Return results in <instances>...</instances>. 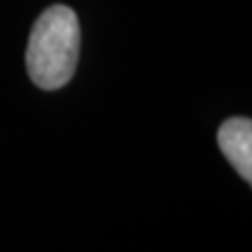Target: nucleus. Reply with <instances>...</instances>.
<instances>
[{"mask_svg":"<svg viewBox=\"0 0 252 252\" xmlns=\"http://www.w3.org/2000/svg\"><path fill=\"white\" fill-rule=\"evenodd\" d=\"M80 61V19L68 5H52L37 17L26 47V70L35 87L56 91Z\"/></svg>","mask_w":252,"mask_h":252,"instance_id":"obj_1","label":"nucleus"},{"mask_svg":"<svg viewBox=\"0 0 252 252\" xmlns=\"http://www.w3.org/2000/svg\"><path fill=\"white\" fill-rule=\"evenodd\" d=\"M217 143L226 161L252 187V119H226L217 131Z\"/></svg>","mask_w":252,"mask_h":252,"instance_id":"obj_2","label":"nucleus"}]
</instances>
